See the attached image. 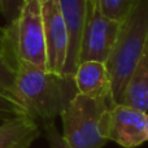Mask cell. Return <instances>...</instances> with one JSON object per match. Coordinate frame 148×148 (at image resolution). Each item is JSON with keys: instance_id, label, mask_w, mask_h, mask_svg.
Listing matches in <instances>:
<instances>
[{"instance_id": "obj_1", "label": "cell", "mask_w": 148, "mask_h": 148, "mask_svg": "<svg viewBox=\"0 0 148 148\" xmlns=\"http://www.w3.org/2000/svg\"><path fill=\"white\" fill-rule=\"evenodd\" d=\"M13 92L27 116L39 125L53 122L78 94L73 75L55 73L22 61L16 64Z\"/></svg>"}, {"instance_id": "obj_2", "label": "cell", "mask_w": 148, "mask_h": 148, "mask_svg": "<svg viewBox=\"0 0 148 148\" xmlns=\"http://www.w3.org/2000/svg\"><path fill=\"white\" fill-rule=\"evenodd\" d=\"M147 40L148 0H131L127 13L120 21L114 44L105 61L116 104H121L126 82L140 59Z\"/></svg>"}, {"instance_id": "obj_3", "label": "cell", "mask_w": 148, "mask_h": 148, "mask_svg": "<svg viewBox=\"0 0 148 148\" xmlns=\"http://www.w3.org/2000/svg\"><path fill=\"white\" fill-rule=\"evenodd\" d=\"M112 97L92 99L77 94L61 113L62 138L70 148H103L107 144Z\"/></svg>"}, {"instance_id": "obj_4", "label": "cell", "mask_w": 148, "mask_h": 148, "mask_svg": "<svg viewBox=\"0 0 148 148\" xmlns=\"http://www.w3.org/2000/svg\"><path fill=\"white\" fill-rule=\"evenodd\" d=\"M7 30L16 62L22 61L47 69L40 0H23L17 18L7 26Z\"/></svg>"}, {"instance_id": "obj_5", "label": "cell", "mask_w": 148, "mask_h": 148, "mask_svg": "<svg viewBox=\"0 0 148 148\" xmlns=\"http://www.w3.org/2000/svg\"><path fill=\"white\" fill-rule=\"evenodd\" d=\"M120 21L108 18L97 10L92 0L87 3V14L79 43L78 64L84 61H107L117 36Z\"/></svg>"}, {"instance_id": "obj_6", "label": "cell", "mask_w": 148, "mask_h": 148, "mask_svg": "<svg viewBox=\"0 0 148 148\" xmlns=\"http://www.w3.org/2000/svg\"><path fill=\"white\" fill-rule=\"evenodd\" d=\"M44 23V42H46L47 70L55 73L64 72L68 55L69 36L66 26L60 12L59 1L48 0L42 4Z\"/></svg>"}, {"instance_id": "obj_7", "label": "cell", "mask_w": 148, "mask_h": 148, "mask_svg": "<svg viewBox=\"0 0 148 148\" xmlns=\"http://www.w3.org/2000/svg\"><path fill=\"white\" fill-rule=\"evenodd\" d=\"M146 112L123 104H114L108 117V140L122 148H135L147 142Z\"/></svg>"}, {"instance_id": "obj_8", "label": "cell", "mask_w": 148, "mask_h": 148, "mask_svg": "<svg viewBox=\"0 0 148 148\" xmlns=\"http://www.w3.org/2000/svg\"><path fill=\"white\" fill-rule=\"evenodd\" d=\"M57 1L69 36L66 61L62 73L73 75L78 66L79 43H81L82 31H83L84 20L87 14L88 0H57Z\"/></svg>"}, {"instance_id": "obj_9", "label": "cell", "mask_w": 148, "mask_h": 148, "mask_svg": "<svg viewBox=\"0 0 148 148\" xmlns=\"http://www.w3.org/2000/svg\"><path fill=\"white\" fill-rule=\"evenodd\" d=\"M79 95L92 99L112 97L110 78L107 66L100 61H84L78 64L73 74Z\"/></svg>"}, {"instance_id": "obj_10", "label": "cell", "mask_w": 148, "mask_h": 148, "mask_svg": "<svg viewBox=\"0 0 148 148\" xmlns=\"http://www.w3.org/2000/svg\"><path fill=\"white\" fill-rule=\"evenodd\" d=\"M40 125L30 116L0 123V148H30L40 136Z\"/></svg>"}, {"instance_id": "obj_11", "label": "cell", "mask_w": 148, "mask_h": 148, "mask_svg": "<svg viewBox=\"0 0 148 148\" xmlns=\"http://www.w3.org/2000/svg\"><path fill=\"white\" fill-rule=\"evenodd\" d=\"M121 104L146 113L148 110V40L126 82Z\"/></svg>"}, {"instance_id": "obj_12", "label": "cell", "mask_w": 148, "mask_h": 148, "mask_svg": "<svg viewBox=\"0 0 148 148\" xmlns=\"http://www.w3.org/2000/svg\"><path fill=\"white\" fill-rule=\"evenodd\" d=\"M103 16L121 21L130 8L131 0H92Z\"/></svg>"}, {"instance_id": "obj_13", "label": "cell", "mask_w": 148, "mask_h": 148, "mask_svg": "<svg viewBox=\"0 0 148 148\" xmlns=\"http://www.w3.org/2000/svg\"><path fill=\"white\" fill-rule=\"evenodd\" d=\"M21 116H27V112L17 97L0 91V123Z\"/></svg>"}, {"instance_id": "obj_14", "label": "cell", "mask_w": 148, "mask_h": 148, "mask_svg": "<svg viewBox=\"0 0 148 148\" xmlns=\"http://www.w3.org/2000/svg\"><path fill=\"white\" fill-rule=\"evenodd\" d=\"M16 60L8 56H0V91L14 96L13 84L16 78Z\"/></svg>"}, {"instance_id": "obj_15", "label": "cell", "mask_w": 148, "mask_h": 148, "mask_svg": "<svg viewBox=\"0 0 148 148\" xmlns=\"http://www.w3.org/2000/svg\"><path fill=\"white\" fill-rule=\"evenodd\" d=\"M43 126H44V130H46V135H47V140H48L49 148H70L66 144V142L64 140L62 135L57 131L53 122L44 123Z\"/></svg>"}, {"instance_id": "obj_16", "label": "cell", "mask_w": 148, "mask_h": 148, "mask_svg": "<svg viewBox=\"0 0 148 148\" xmlns=\"http://www.w3.org/2000/svg\"><path fill=\"white\" fill-rule=\"evenodd\" d=\"M22 4L23 0H1V14L4 16L8 25L17 18Z\"/></svg>"}, {"instance_id": "obj_17", "label": "cell", "mask_w": 148, "mask_h": 148, "mask_svg": "<svg viewBox=\"0 0 148 148\" xmlns=\"http://www.w3.org/2000/svg\"><path fill=\"white\" fill-rule=\"evenodd\" d=\"M0 56H8V57H12L13 60H16L14 56H13L12 48H10L8 30L7 27H3V26H0Z\"/></svg>"}, {"instance_id": "obj_18", "label": "cell", "mask_w": 148, "mask_h": 148, "mask_svg": "<svg viewBox=\"0 0 148 148\" xmlns=\"http://www.w3.org/2000/svg\"><path fill=\"white\" fill-rule=\"evenodd\" d=\"M146 138L148 140V113L146 114Z\"/></svg>"}, {"instance_id": "obj_19", "label": "cell", "mask_w": 148, "mask_h": 148, "mask_svg": "<svg viewBox=\"0 0 148 148\" xmlns=\"http://www.w3.org/2000/svg\"><path fill=\"white\" fill-rule=\"evenodd\" d=\"M0 14H1V0H0Z\"/></svg>"}, {"instance_id": "obj_20", "label": "cell", "mask_w": 148, "mask_h": 148, "mask_svg": "<svg viewBox=\"0 0 148 148\" xmlns=\"http://www.w3.org/2000/svg\"><path fill=\"white\" fill-rule=\"evenodd\" d=\"M46 1H48V0H40V3L43 4V3H46Z\"/></svg>"}]
</instances>
